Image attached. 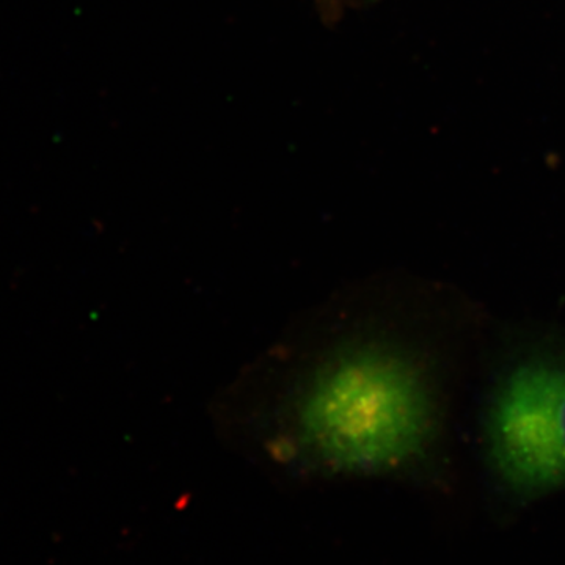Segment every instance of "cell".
Returning <instances> with one entry per match:
<instances>
[{
	"label": "cell",
	"mask_w": 565,
	"mask_h": 565,
	"mask_svg": "<svg viewBox=\"0 0 565 565\" xmlns=\"http://www.w3.org/2000/svg\"><path fill=\"white\" fill-rule=\"evenodd\" d=\"M489 430L505 484L520 493L565 486V363L515 367L494 397Z\"/></svg>",
	"instance_id": "cell-2"
},
{
	"label": "cell",
	"mask_w": 565,
	"mask_h": 565,
	"mask_svg": "<svg viewBox=\"0 0 565 565\" xmlns=\"http://www.w3.org/2000/svg\"><path fill=\"white\" fill-rule=\"evenodd\" d=\"M210 414L218 440L299 481L401 473L434 434L426 373L394 334L381 286L364 278L292 319Z\"/></svg>",
	"instance_id": "cell-1"
}]
</instances>
